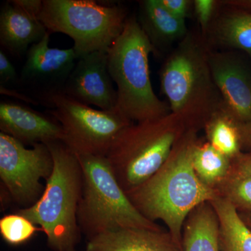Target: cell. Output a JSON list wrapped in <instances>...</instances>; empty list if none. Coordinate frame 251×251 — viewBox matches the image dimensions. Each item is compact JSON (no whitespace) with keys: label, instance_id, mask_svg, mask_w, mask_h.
Instances as JSON below:
<instances>
[{"label":"cell","instance_id":"cell-24","mask_svg":"<svg viewBox=\"0 0 251 251\" xmlns=\"http://www.w3.org/2000/svg\"><path fill=\"white\" fill-rule=\"evenodd\" d=\"M219 1L215 0H194L193 8L197 18L201 34L205 37L211 23L216 16V9Z\"/></svg>","mask_w":251,"mask_h":251},{"label":"cell","instance_id":"cell-5","mask_svg":"<svg viewBox=\"0 0 251 251\" xmlns=\"http://www.w3.org/2000/svg\"><path fill=\"white\" fill-rule=\"evenodd\" d=\"M188 129L184 119L173 112L123 128L105 156L122 189L127 192L156 173Z\"/></svg>","mask_w":251,"mask_h":251},{"label":"cell","instance_id":"cell-19","mask_svg":"<svg viewBox=\"0 0 251 251\" xmlns=\"http://www.w3.org/2000/svg\"><path fill=\"white\" fill-rule=\"evenodd\" d=\"M210 203L219 221L220 251H251V229L234 206L219 196Z\"/></svg>","mask_w":251,"mask_h":251},{"label":"cell","instance_id":"cell-18","mask_svg":"<svg viewBox=\"0 0 251 251\" xmlns=\"http://www.w3.org/2000/svg\"><path fill=\"white\" fill-rule=\"evenodd\" d=\"M182 251H220L219 221L210 202L200 204L186 218Z\"/></svg>","mask_w":251,"mask_h":251},{"label":"cell","instance_id":"cell-21","mask_svg":"<svg viewBox=\"0 0 251 251\" xmlns=\"http://www.w3.org/2000/svg\"><path fill=\"white\" fill-rule=\"evenodd\" d=\"M193 164L199 179L216 191L229 174L231 159L209 142L199 140L193 153Z\"/></svg>","mask_w":251,"mask_h":251},{"label":"cell","instance_id":"cell-2","mask_svg":"<svg viewBox=\"0 0 251 251\" xmlns=\"http://www.w3.org/2000/svg\"><path fill=\"white\" fill-rule=\"evenodd\" d=\"M209 50L202 34L188 31L160 71L161 92L171 112L182 117L188 128L199 131L224 105L211 75Z\"/></svg>","mask_w":251,"mask_h":251},{"label":"cell","instance_id":"cell-25","mask_svg":"<svg viewBox=\"0 0 251 251\" xmlns=\"http://www.w3.org/2000/svg\"><path fill=\"white\" fill-rule=\"evenodd\" d=\"M165 9L179 19L186 21L193 7V1L190 0H159Z\"/></svg>","mask_w":251,"mask_h":251},{"label":"cell","instance_id":"cell-26","mask_svg":"<svg viewBox=\"0 0 251 251\" xmlns=\"http://www.w3.org/2000/svg\"><path fill=\"white\" fill-rule=\"evenodd\" d=\"M18 74L12 63L4 51L0 50V82L1 87L17 82Z\"/></svg>","mask_w":251,"mask_h":251},{"label":"cell","instance_id":"cell-3","mask_svg":"<svg viewBox=\"0 0 251 251\" xmlns=\"http://www.w3.org/2000/svg\"><path fill=\"white\" fill-rule=\"evenodd\" d=\"M44 144L52 154L53 171L40 199L16 213L40 226L52 251H75L80 239L77 214L83 182L82 168L76 155L62 141Z\"/></svg>","mask_w":251,"mask_h":251},{"label":"cell","instance_id":"cell-17","mask_svg":"<svg viewBox=\"0 0 251 251\" xmlns=\"http://www.w3.org/2000/svg\"><path fill=\"white\" fill-rule=\"evenodd\" d=\"M216 16L205 36L208 44L245 52L251 60V14L226 6Z\"/></svg>","mask_w":251,"mask_h":251},{"label":"cell","instance_id":"cell-28","mask_svg":"<svg viewBox=\"0 0 251 251\" xmlns=\"http://www.w3.org/2000/svg\"><path fill=\"white\" fill-rule=\"evenodd\" d=\"M11 1L27 14L39 18L43 6V1L41 0H13Z\"/></svg>","mask_w":251,"mask_h":251},{"label":"cell","instance_id":"cell-23","mask_svg":"<svg viewBox=\"0 0 251 251\" xmlns=\"http://www.w3.org/2000/svg\"><path fill=\"white\" fill-rule=\"evenodd\" d=\"M42 230L22 215L8 214L0 219V234L11 246H21L32 239L38 231Z\"/></svg>","mask_w":251,"mask_h":251},{"label":"cell","instance_id":"cell-12","mask_svg":"<svg viewBox=\"0 0 251 251\" xmlns=\"http://www.w3.org/2000/svg\"><path fill=\"white\" fill-rule=\"evenodd\" d=\"M108 69V50L77 59L62 93L81 103L105 111L117 110V92Z\"/></svg>","mask_w":251,"mask_h":251},{"label":"cell","instance_id":"cell-6","mask_svg":"<svg viewBox=\"0 0 251 251\" xmlns=\"http://www.w3.org/2000/svg\"><path fill=\"white\" fill-rule=\"evenodd\" d=\"M77 156L83 177L77 222L87 241L121 229H162L133 206L119 184L106 157Z\"/></svg>","mask_w":251,"mask_h":251},{"label":"cell","instance_id":"cell-15","mask_svg":"<svg viewBox=\"0 0 251 251\" xmlns=\"http://www.w3.org/2000/svg\"><path fill=\"white\" fill-rule=\"evenodd\" d=\"M48 32L39 18L31 16L11 1L0 14V44L13 55L22 57Z\"/></svg>","mask_w":251,"mask_h":251},{"label":"cell","instance_id":"cell-14","mask_svg":"<svg viewBox=\"0 0 251 251\" xmlns=\"http://www.w3.org/2000/svg\"><path fill=\"white\" fill-rule=\"evenodd\" d=\"M85 251H182L163 229L130 228L100 234L87 241Z\"/></svg>","mask_w":251,"mask_h":251},{"label":"cell","instance_id":"cell-1","mask_svg":"<svg viewBox=\"0 0 251 251\" xmlns=\"http://www.w3.org/2000/svg\"><path fill=\"white\" fill-rule=\"evenodd\" d=\"M198 132L193 128L186 130L159 170L140 186L125 192L146 219L163 221L181 249L183 227L188 214L219 196L215 190L203 184L193 168Z\"/></svg>","mask_w":251,"mask_h":251},{"label":"cell","instance_id":"cell-20","mask_svg":"<svg viewBox=\"0 0 251 251\" xmlns=\"http://www.w3.org/2000/svg\"><path fill=\"white\" fill-rule=\"evenodd\" d=\"M204 129L207 142L231 160L242 152V124L224 104L211 115Z\"/></svg>","mask_w":251,"mask_h":251},{"label":"cell","instance_id":"cell-30","mask_svg":"<svg viewBox=\"0 0 251 251\" xmlns=\"http://www.w3.org/2000/svg\"><path fill=\"white\" fill-rule=\"evenodd\" d=\"M243 150L251 152V121L242 125Z\"/></svg>","mask_w":251,"mask_h":251},{"label":"cell","instance_id":"cell-7","mask_svg":"<svg viewBox=\"0 0 251 251\" xmlns=\"http://www.w3.org/2000/svg\"><path fill=\"white\" fill-rule=\"evenodd\" d=\"M126 10L92 0H43L39 19L50 33H62L74 41L77 59L108 50L122 34Z\"/></svg>","mask_w":251,"mask_h":251},{"label":"cell","instance_id":"cell-22","mask_svg":"<svg viewBox=\"0 0 251 251\" xmlns=\"http://www.w3.org/2000/svg\"><path fill=\"white\" fill-rule=\"evenodd\" d=\"M219 196L229 201L239 213H251V176L229 172L216 188Z\"/></svg>","mask_w":251,"mask_h":251},{"label":"cell","instance_id":"cell-31","mask_svg":"<svg viewBox=\"0 0 251 251\" xmlns=\"http://www.w3.org/2000/svg\"><path fill=\"white\" fill-rule=\"evenodd\" d=\"M244 222L251 229V213H239Z\"/></svg>","mask_w":251,"mask_h":251},{"label":"cell","instance_id":"cell-4","mask_svg":"<svg viewBox=\"0 0 251 251\" xmlns=\"http://www.w3.org/2000/svg\"><path fill=\"white\" fill-rule=\"evenodd\" d=\"M152 44L135 16L127 18L122 34L108 50V69L117 86V111L131 122L156 120L171 113L155 94L150 78Z\"/></svg>","mask_w":251,"mask_h":251},{"label":"cell","instance_id":"cell-10","mask_svg":"<svg viewBox=\"0 0 251 251\" xmlns=\"http://www.w3.org/2000/svg\"><path fill=\"white\" fill-rule=\"evenodd\" d=\"M50 34L48 31L28 50L18 80L24 90L44 101L50 96L62 93L77 59L73 48L50 47Z\"/></svg>","mask_w":251,"mask_h":251},{"label":"cell","instance_id":"cell-9","mask_svg":"<svg viewBox=\"0 0 251 251\" xmlns=\"http://www.w3.org/2000/svg\"><path fill=\"white\" fill-rule=\"evenodd\" d=\"M54 162L47 145L32 148L0 132V179L5 191L21 209L30 207L40 199L46 181L53 171Z\"/></svg>","mask_w":251,"mask_h":251},{"label":"cell","instance_id":"cell-29","mask_svg":"<svg viewBox=\"0 0 251 251\" xmlns=\"http://www.w3.org/2000/svg\"><path fill=\"white\" fill-rule=\"evenodd\" d=\"M220 3L227 7L243 10L251 14V0H226Z\"/></svg>","mask_w":251,"mask_h":251},{"label":"cell","instance_id":"cell-11","mask_svg":"<svg viewBox=\"0 0 251 251\" xmlns=\"http://www.w3.org/2000/svg\"><path fill=\"white\" fill-rule=\"evenodd\" d=\"M214 83L225 107L242 125L251 121V64L236 50L209 52Z\"/></svg>","mask_w":251,"mask_h":251},{"label":"cell","instance_id":"cell-13","mask_svg":"<svg viewBox=\"0 0 251 251\" xmlns=\"http://www.w3.org/2000/svg\"><path fill=\"white\" fill-rule=\"evenodd\" d=\"M0 130L23 145L64 139L60 124L21 104L1 101Z\"/></svg>","mask_w":251,"mask_h":251},{"label":"cell","instance_id":"cell-8","mask_svg":"<svg viewBox=\"0 0 251 251\" xmlns=\"http://www.w3.org/2000/svg\"><path fill=\"white\" fill-rule=\"evenodd\" d=\"M45 103L62 126L63 143L76 156H106L117 135L133 123L117 110H96L63 93L50 96Z\"/></svg>","mask_w":251,"mask_h":251},{"label":"cell","instance_id":"cell-16","mask_svg":"<svg viewBox=\"0 0 251 251\" xmlns=\"http://www.w3.org/2000/svg\"><path fill=\"white\" fill-rule=\"evenodd\" d=\"M139 22L155 52L175 41H180L188 34L186 22L170 14L159 0L140 1Z\"/></svg>","mask_w":251,"mask_h":251},{"label":"cell","instance_id":"cell-27","mask_svg":"<svg viewBox=\"0 0 251 251\" xmlns=\"http://www.w3.org/2000/svg\"><path fill=\"white\" fill-rule=\"evenodd\" d=\"M231 173L251 176V152H242L231 160Z\"/></svg>","mask_w":251,"mask_h":251}]
</instances>
